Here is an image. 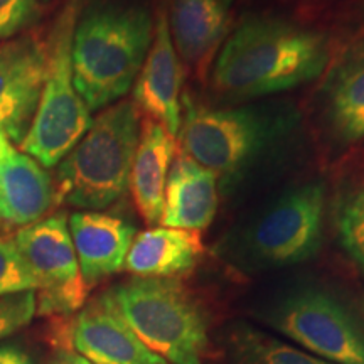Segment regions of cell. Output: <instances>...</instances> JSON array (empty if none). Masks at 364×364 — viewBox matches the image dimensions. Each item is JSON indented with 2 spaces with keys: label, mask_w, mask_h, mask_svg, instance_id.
I'll return each instance as SVG.
<instances>
[{
  "label": "cell",
  "mask_w": 364,
  "mask_h": 364,
  "mask_svg": "<svg viewBox=\"0 0 364 364\" xmlns=\"http://www.w3.org/2000/svg\"><path fill=\"white\" fill-rule=\"evenodd\" d=\"M167 22L176 51L186 61L199 65L226 34V7L221 0H172Z\"/></svg>",
  "instance_id": "cell-18"
},
{
  "label": "cell",
  "mask_w": 364,
  "mask_h": 364,
  "mask_svg": "<svg viewBox=\"0 0 364 364\" xmlns=\"http://www.w3.org/2000/svg\"><path fill=\"white\" fill-rule=\"evenodd\" d=\"M71 344L91 364H167L139 339L105 294L75 317Z\"/></svg>",
  "instance_id": "cell-11"
},
{
  "label": "cell",
  "mask_w": 364,
  "mask_h": 364,
  "mask_svg": "<svg viewBox=\"0 0 364 364\" xmlns=\"http://www.w3.org/2000/svg\"><path fill=\"white\" fill-rule=\"evenodd\" d=\"M49 364H91V363L83 356H80L78 353L65 351V349H63V351H58L54 354Z\"/></svg>",
  "instance_id": "cell-26"
},
{
  "label": "cell",
  "mask_w": 364,
  "mask_h": 364,
  "mask_svg": "<svg viewBox=\"0 0 364 364\" xmlns=\"http://www.w3.org/2000/svg\"><path fill=\"white\" fill-rule=\"evenodd\" d=\"M0 364H38L29 351L16 344H0Z\"/></svg>",
  "instance_id": "cell-25"
},
{
  "label": "cell",
  "mask_w": 364,
  "mask_h": 364,
  "mask_svg": "<svg viewBox=\"0 0 364 364\" xmlns=\"http://www.w3.org/2000/svg\"><path fill=\"white\" fill-rule=\"evenodd\" d=\"M36 289L33 273L17 252L14 240L0 238V299Z\"/></svg>",
  "instance_id": "cell-22"
},
{
  "label": "cell",
  "mask_w": 364,
  "mask_h": 364,
  "mask_svg": "<svg viewBox=\"0 0 364 364\" xmlns=\"http://www.w3.org/2000/svg\"><path fill=\"white\" fill-rule=\"evenodd\" d=\"M294 117L270 107H199L184 98L181 144L186 156L228 186L241 179L290 134Z\"/></svg>",
  "instance_id": "cell-4"
},
{
  "label": "cell",
  "mask_w": 364,
  "mask_h": 364,
  "mask_svg": "<svg viewBox=\"0 0 364 364\" xmlns=\"http://www.w3.org/2000/svg\"><path fill=\"white\" fill-rule=\"evenodd\" d=\"M341 247L364 273V188L349 193L336 211Z\"/></svg>",
  "instance_id": "cell-21"
},
{
  "label": "cell",
  "mask_w": 364,
  "mask_h": 364,
  "mask_svg": "<svg viewBox=\"0 0 364 364\" xmlns=\"http://www.w3.org/2000/svg\"><path fill=\"white\" fill-rule=\"evenodd\" d=\"M324 209V186L317 182L285 193L250 228V258L272 268L311 260L321 248Z\"/></svg>",
  "instance_id": "cell-9"
},
{
  "label": "cell",
  "mask_w": 364,
  "mask_h": 364,
  "mask_svg": "<svg viewBox=\"0 0 364 364\" xmlns=\"http://www.w3.org/2000/svg\"><path fill=\"white\" fill-rule=\"evenodd\" d=\"M38 2H44V4H48V2H51V0H38Z\"/></svg>",
  "instance_id": "cell-28"
},
{
  "label": "cell",
  "mask_w": 364,
  "mask_h": 364,
  "mask_svg": "<svg viewBox=\"0 0 364 364\" xmlns=\"http://www.w3.org/2000/svg\"><path fill=\"white\" fill-rule=\"evenodd\" d=\"M53 204L51 176L0 129V220L12 226H29L43 220Z\"/></svg>",
  "instance_id": "cell-13"
},
{
  "label": "cell",
  "mask_w": 364,
  "mask_h": 364,
  "mask_svg": "<svg viewBox=\"0 0 364 364\" xmlns=\"http://www.w3.org/2000/svg\"><path fill=\"white\" fill-rule=\"evenodd\" d=\"M152 14L125 0H98L81 9L71 46L73 81L90 112L129 93L154 39Z\"/></svg>",
  "instance_id": "cell-2"
},
{
  "label": "cell",
  "mask_w": 364,
  "mask_h": 364,
  "mask_svg": "<svg viewBox=\"0 0 364 364\" xmlns=\"http://www.w3.org/2000/svg\"><path fill=\"white\" fill-rule=\"evenodd\" d=\"M139 139L140 117L134 102L105 108L56 166L54 203L83 211H100L117 203L130 186Z\"/></svg>",
  "instance_id": "cell-3"
},
{
  "label": "cell",
  "mask_w": 364,
  "mask_h": 364,
  "mask_svg": "<svg viewBox=\"0 0 364 364\" xmlns=\"http://www.w3.org/2000/svg\"><path fill=\"white\" fill-rule=\"evenodd\" d=\"M38 314L36 290H27L0 299V339L21 331Z\"/></svg>",
  "instance_id": "cell-23"
},
{
  "label": "cell",
  "mask_w": 364,
  "mask_h": 364,
  "mask_svg": "<svg viewBox=\"0 0 364 364\" xmlns=\"http://www.w3.org/2000/svg\"><path fill=\"white\" fill-rule=\"evenodd\" d=\"M176 157V139L157 122L140 127V139L130 172V191L140 215L149 225H161L166 184Z\"/></svg>",
  "instance_id": "cell-16"
},
{
  "label": "cell",
  "mask_w": 364,
  "mask_h": 364,
  "mask_svg": "<svg viewBox=\"0 0 364 364\" xmlns=\"http://www.w3.org/2000/svg\"><path fill=\"white\" fill-rule=\"evenodd\" d=\"M231 2H233V0H221V4H223V6H225V7L230 6Z\"/></svg>",
  "instance_id": "cell-27"
},
{
  "label": "cell",
  "mask_w": 364,
  "mask_h": 364,
  "mask_svg": "<svg viewBox=\"0 0 364 364\" xmlns=\"http://www.w3.org/2000/svg\"><path fill=\"white\" fill-rule=\"evenodd\" d=\"M182 66L172 43L166 14L157 17L154 39L134 83V103L171 135H177L182 118Z\"/></svg>",
  "instance_id": "cell-12"
},
{
  "label": "cell",
  "mask_w": 364,
  "mask_h": 364,
  "mask_svg": "<svg viewBox=\"0 0 364 364\" xmlns=\"http://www.w3.org/2000/svg\"><path fill=\"white\" fill-rule=\"evenodd\" d=\"M204 247L198 231L177 228H152L132 241L124 268L135 277L174 279L193 270Z\"/></svg>",
  "instance_id": "cell-17"
},
{
  "label": "cell",
  "mask_w": 364,
  "mask_h": 364,
  "mask_svg": "<svg viewBox=\"0 0 364 364\" xmlns=\"http://www.w3.org/2000/svg\"><path fill=\"white\" fill-rule=\"evenodd\" d=\"M81 11L80 0H70L54 21L46 41L48 68L38 110L21 150L44 169L56 167L80 142L91 125V112L73 81L71 46Z\"/></svg>",
  "instance_id": "cell-6"
},
{
  "label": "cell",
  "mask_w": 364,
  "mask_h": 364,
  "mask_svg": "<svg viewBox=\"0 0 364 364\" xmlns=\"http://www.w3.org/2000/svg\"><path fill=\"white\" fill-rule=\"evenodd\" d=\"M329 61L322 34L275 19H248L223 46L213 83L233 98H258L311 83Z\"/></svg>",
  "instance_id": "cell-1"
},
{
  "label": "cell",
  "mask_w": 364,
  "mask_h": 364,
  "mask_svg": "<svg viewBox=\"0 0 364 364\" xmlns=\"http://www.w3.org/2000/svg\"><path fill=\"white\" fill-rule=\"evenodd\" d=\"M270 324L304 351L334 364H364V331L331 294L304 289L287 295Z\"/></svg>",
  "instance_id": "cell-8"
},
{
  "label": "cell",
  "mask_w": 364,
  "mask_h": 364,
  "mask_svg": "<svg viewBox=\"0 0 364 364\" xmlns=\"http://www.w3.org/2000/svg\"><path fill=\"white\" fill-rule=\"evenodd\" d=\"M326 115L339 142L354 144L364 136V46L332 71L326 90Z\"/></svg>",
  "instance_id": "cell-19"
},
{
  "label": "cell",
  "mask_w": 364,
  "mask_h": 364,
  "mask_svg": "<svg viewBox=\"0 0 364 364\" xmlns=\"http://www.w3.org/2000/svg\"><path fill=\"white\" fill-rule=\"evenodd\" d=\"M14 245L33 273L39 316H66L85 306L86 287L65 213L21 228Z\"/></svg>",
  "instance_id": "cell-7"
},
{
  "label": "cell",
  "mask_w": 364,
  "mask_h": 364,
  "mask_svg": "<svg viewBox=\"0 0 364 364\" xmlns=\"http://www.w3.org/2000/svg\"><path fill=\"white\" fill-rule=\"evenodd\" d=\"M46 68V43L17 38L0 44V129L14 145L22 144L33 124Z\"/></svg>",
  "instance_id": "cell-10"
},
{
  "label": "cell",
  "mask_w": 364,
  "mask_h": 364,
  "mask_svg": "<svg viewBox=\"0 0 364 364\" xmlns=\"http://www.w3.org/2000/svg\"><path fill=\"white\" fill-rule=\"evenodd\" d=\"M139 339L167 364H201L208 348V318L174 279H134L105 292Z\"/></svg>",
  "instance_id": "cell-5"
},
{
  "label": "cell",
  "mask_w": 364,
  "mask_h": 364,
  "mask_svg": "<svg viewBox=\"0 0 364 364\" xmlns=\"http://www.w3.org/2000/svg\"><path fill=\"white\" fill-rule=\"evenodd\" d=\"M218 203V177L186 154L176 157L167 176L161 225L199 233L215 220Z\"/></svg>",
  "instance_id": "cell-15"
},
{
  "label": "cell",
  "mask_w": 364,
  "mask_h": 364,
  "mask_svg": "<svg viewBox=\"0 0 364 364\" xmlns=\"http://www.w3.org/2000/svg\"><path fill=\"white\" fill-rule=\"evenodd\" d=\"M68 226L81 277L88 289L124 268L136 236L130 223L108 213L78 211L70 216Z\"/></svg>",
  "instance_id": "cell-14"
},
{
  "label": "cell",
  "mask_w": 364,
  "mask_h": 364,
  "mask_svg": "<svg viewBox=\"0 0 364 364\" xmlns=\"http://www.w3.org/2000/svg\"><path fill=\"white\" fill-rule=\"evenodd\" d=\"M230 353L235 364H334L250 326L231 332Z\"/></svg>",
  "instance_id": "cell-20"
},
{
  "label": "cell",
  "mask_w": 364,
  "mask_h": 364,
  "mask_svg": "<svg viewBox=\"0 0 364 364\" xmlns=\"http://www.w3.org/2000/svg\"><path fill=\"white\" fill-rule=\"evenodd\" d=\"M39 14L38 0H0V44L33 26Z\"/></svg>",
  "instance_id": "cell-24"
}]
</instances>
